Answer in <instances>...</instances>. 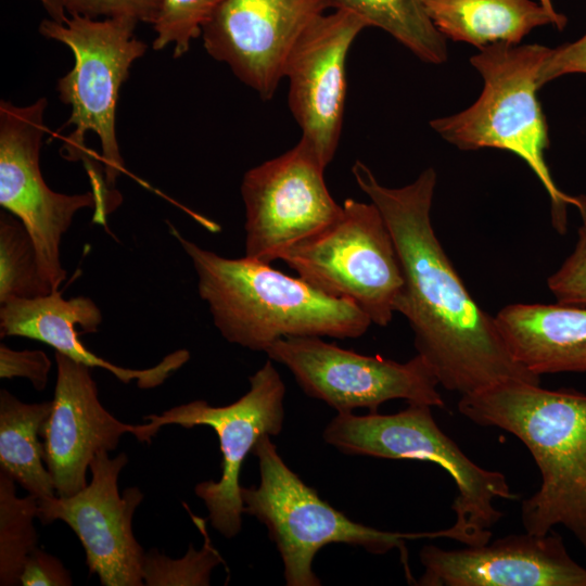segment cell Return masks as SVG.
I'll return each mask as SVG.
<instances>
[{
  "mask_svg": "<svg viewBox=\"0 0 586 586\" xmlns=\"http://www.w3.org/2000/svg\"><path fill=\"white\" fill-rule=\"evenodd\" d=\"M352 174L392 233L404 278L395 313L407 319L417 353L438 384L461 396L510 380L540 384V375L514 359L495 317L472 298L435 234L434 168L399 188L381 184L360 161Z\"/></svg>",
  "mask_w": 586,
  "mask_h": 586,
  "instance_id": "1",
  "label": "cell"
},
{
  "mask_svg": "<svg viewBox=\"0 0 586 586\" xmlns=\"http://www.w3.org/2000/svg\"><path fill=\"white\" fill-rule=\"evenodd\" d=\"M458 410L513 434L532 454L542 484L521 505L525 531L542 536L563 525L586 551V395L510 380L462 395Z\"/></svg>",
  "mask_w": 586,
  "mask_h": 586,
  "instance_id": "2",
  "label": "cell"
},
{
  "mask_svg": "<svg viewBox=\"0 0 586 586\" xmlns=\"http://www.w3.org/2000/svg\"><path fill=\"white\" fill-rule=\"evenodd\" d=\"M169 231L190 257L198 291L230 343L265 352L289 336L357 339L372 324L352 302L329 295L300 277L252 259L228 258Z\"/></svg>",
  "mask_w": 586,
  "mask_h": 586,
  "instance_id": "3",
  "label": "cell"
},
{
  "mask_svg": "<svg viewBox=\"0 0 586 586\" xmlns=\"http://www.w3.org/2000/svg\"><path fill=\"white\" fill-rule=\"evenodd\" d=\"M549 51L537 43L484 47L470 59L483 79L480 97L457 114L432 119L430 126L459 150L495 148L522 158L548 193L555 229L565 233L568 206H575L586 222V198L562 192L546 164L548 125L537 92L538 73Z\"/></svg>",
  "mask_w": 586,
  "mask_h": 586,
  "instance_id": "4",
  "label": "cell"
},
{
  "mask_svg": "<svg viewBox=\"0 0 586 586\" xmlns=\"http://www.w3.org/2000/svg\"><path fill=\"white\" fill-rule=\"evenodd\" d=\"M138 23L131 17L98 21L74 15L64 23L43 20L38 28L43 37L66 44L75 59L56 84L60 100L72 106L61 129L74 126L61 153L68 161H81L89 179L105 171L112 189L125 170L115 132L119 90L133 61L148 48L135 36Z\"/></svg>",
  "mask_w": 586,
  "mask_h": 586,
  "instance_id": "5",
  "label": "cell"
},
{
  "mask_svg": "<svg viewBox=\"0 0 586 586\" xmlns=\"http://www.w3.org/2000/svg\"><path fill=\"white\" fill-rule=\"evenodd\" d=\"M323 440L346 455L410 459L438 464L453 477L458 494L451 504L454 524L443 537L466 546L487 544L502 517L496 499H517L506 476L468 458L435 422L431 406L408 404L392 415L337 413L324 428Z\"/></svg>",
  "mask_w": 586,
  "mask_h": 586,
  "instance_id": "6",
  "label": "cell"
},
{
  "mask_svg": "<svg viewBox=\"0 0 586 586\" xmlns=\"http://www.w3.org/2000/svg\"><path fill=\"white\" fill-rule=\"evenodd\" d=\"M252 454L258 459L260 482L258 486H241L243 511L268 528L281 556L288 586L321 585L313 560L333 543L358 546L373 555L398 549L410 581L405 540L438 538L437 531L386 532L351 520L286 466L268 434L258 438Z\"/></svg>",
  "mask_w": 586,
  "mask_h": 586,
  "instance_id": "7",
  "label": "cell"
},
{
  "mask_svg": "<svg viewBox=\"0 0 586 586\" xmlns=\"http://www.w3.org/2000/svg\"><path fill=\"white\" fill-rule=\"evenodd\" d=\"M279 259L313 286L358 306L372 323L392 321L404 278L392 233L372 202L346 199L332 224Z\"/></svg>",
  "mask_w": 586,
  "mask_h": 586,
  "instance_id": "8",
  "label": "cell"
},
{
  "mask_svg": "<svg viewBox=\"0 0 586 586\" xmlns=\"http://www.w3.org/2000/svg\"><path fill=\"white\" fill-rule=\"evenodd\" d=\"M265 353L284 365L306 395L322 400L337 413L368 408L377 412L392 399L444 407L438 381L431 367L416 355L397 362L341 348L320 336H289Z\"/></svg>",
  "mask_w": 586,
  "mask_h": 586,
  "instance_id": "9",
  "label": "cell"
},
{
  "mask_svg": "<svg viewBox=\"0 0 586 586\" xmlns=\"http://www.w3.org/2000/svg\"><path fill=\"white\" fill-rule=\"evenodd\" d=\"M271 361L250 377V390L230 405L215 407L199 399L144 418L151 438L168 424L188 429L207 425L216 432L222 455L221 476L196 484L194 492L204 501L212 526L226 538L242 528L240 474L245 457L263 434L277 436L283 428L285 385Z\"/></svg>",
  "mask_w": 586,
  "mask_h": 586,
  "instance_id": "10",
  "label": "cell"
},
{
  "mask_svg": "<svg viewBox=\"0 0 586 586\" xmlns=\"http://www.w3.org/2000/svg\"><path fill=\"white\" fill-rule=\"evenodd\" d=\"M47 100L27 106L0 102V204L26 227L37 252L39 269L53 291L66 279L60 245L76 213L98 207L91 190L82 194L52 191L40 169V149L47 131Z\"/></svg>",
  "mask_w": 586,
  "mask_h": 586,
  "instance_id": "11",
  "label": "cell"
},
{
  "mask_svg": "<svg viewBox=\"0 0 586 586\" xmlns=\"http://www.w3.org/2000/svg\"><path fill=\"white\" fill-rule=\"evenodd\" d=\"M326 166L303 138L285 153L249 169L241 182L245 256L267 264L332 224L341 213Z\"/></svg>",
  "mask_w": 586,
  "mask_h": 586,
  "instance_id": "12",
  "label": "cell"
},
{
  "mask_svg": "<svg viewBox=\"0 0 586 586\" xmlns=\"http://www.w3.org/2000/svg\"><path fill=\"white\" fill-rule=\"evenodd\" d=\"M128 462L125 453L114 458L100 451L91 460V482L71 496L38 499V518L43 524L63 521L79 538L90 574L103 586L143 585L145 552L132 532V518L143 499L133 486L123 494L118 476Z\"/></svg>",
  "mask_w": 586,
  "mask_h": 586,
  "instance_id": "13",
  "label": "cell"
},
{
  "mask_svg": "<svg viewBox=\"0 0 586 586\" xmlns=\"http://www.w3.org/2000/svg\"><path fill=\"white\" fill-rule=\"evenodd\" d=\"M369 27L342 8L313 21L293 44L283 69L290 111L321 163L333 160L346 99V58L360 31Z\"/></svg>",
  "mask_w": 586,
  "mask_h": 586,
  "instance_id": "14",
  "label": "cell"
},
{
  "mask_svg": "<svg viewBox=\"0 0 586 586\" xmlns=\"http://www.w3.org/2000/svg\"><path fill=\"white\" fill-rule=\"evenodd\" d=\"M330 9L332 0H225L203 27V44L263 100H270L293 44Z\"/></svg>",
  "mask_w": 586,
  "mask_h": 586,
  "instance_id": "15",
  "label": "cell"
},
{
  "mask_svg": "<svg viewBox=\"0 0 586 586\" xmlns=\"http://www.w3.org/2000/svg\"><path fill=\"white\" fill-rule=\"evenodd\" d=\"M56 382L52 409L43 425V460L58 496H71L87 486V470L100 451L114 450L130 433L150 443L144 424L116 419L101 404L90 367L55 352Z\"/></svg>",
  "mask_w": 586,
  "mask_h": 586,
  "instance_id": "16",
  "label": "cell"
},
{
  "mask_svg": "<svg viewBox=\"0 0 586 586\" xmlns=\"http://www.w3.org/2000/svg\"><path fill=\"white\" fill-rule=\"evenodd\" d=\"M419 558L424 571L416 584L421 586H586V569L553 530L458 550L425 545Z\"/></svg>",
  "mask_w": 586,
  "mask_h": 586,
  "instance_id": "17",
  "label": "cell"
},
{
  "mask_svg": "<svg viewBox=\"0 0 586 586\" xmlns=\"http://www.w3.org/2000/svg\"><path fill=\"white\" fill-rule=\"evenodd\" d=\"M102 322V313L87 296L68 300L61 292L28 298L13 300L0 308V335L22 336L40 341L73 360L90 368H102L123 383L136 380L139 388H153L180 369L189 359L187 349L166 355L158 364L145 369H130L114 365L93 354L79 340L82 333H93Z\"/></svg>",
  "mask_w": 586,
  "mask_h": 586,
  "instance_id": "18",
  "label": "cell"
},
{
  "mask_svg": "<svg viewBox=\"0 0 586 586\" xmlns=\"http://www.w3.org/2000/svg\"><path fill=\"white\" fill-rule=\"evenodd\" d=\"M495 320L505 343L528 371L586 372V306L510 304Z\"/></svg>",
  "mask_w": 586,
  "mask_h": 586,
  "instance_id": "19",
  "label": "cell"
},
{
  "mask_svg": "<svg viewBox=\"0 0 586 586\" xmlns=\"http://www.w3.org/2000/svg\"><path fill=\"white\" fill-rule=\"evenodd\" d=\"M436 29L453 41L479 50L493 43L520 44L533 29L552 25L562 30L566 23L552 16L534 0H422Z\"/></svg>",
  "mask_w": 586,
  "mask_h": 586,
  "instance_id": "20",
  "label": "cell"
},
{
  "mask_svg": "<svg viewBox=\"0 0 586 586\" xmlns=\"http://www.w3.org/2000/svg\"><path fill=\"white\" fill-rule=\"evenodd\" d=\"M51 409L52 400L27 404L0 391V471L38 499L56 495L39 441Z\"/></svg>",
  "mask_w": 586,
  "mask_h": 586,
  "instance_id": "21",
  "label": "cell"
},
{
  "mask_svg": "<svg viewBox=\"0 0 586 586\" xmlns=\"http://www.w3.org/2000/svg\"><path fill=\"white\" fill-rule=\"evenodd\" d=\"M372 27L390 34L421 61L440 65L447 60L446 38L426 14L422 0H332Z\"/></svg>",
  "mask_w": 586,
  "mask_h": 586,
  "instance_id": "22",
  "label": "cell"
},
{
  "mask_svg": "<svg viewBox=\"0 0 586 586\" xmlns=\"http://www.w3.org/2000/svg\"><path fill=\"white\" fill-rule=\"evenodd\" d=\"M38 498L16 495L15 481L0 471V585L15 586L29 553L37 548L34 520Z\"/></svg>",
  "mask_w": 586,
  "mask_h": 586,
  "instance_id": "23",
  "label": "cell"
},
{
  "mask_svg": "<svg viewBox=\"0 0 586 586\" xmlns=\"http://www.w3.org/2000/svg\"><path fill=\"white\" fill-rule=\"evenodd\" d=\"M42 277L36 247L23 222L10 212L0 214V304L52 293Z\"/></svg>",
  "mask_w": 586,
  "mask_h": 586,
  "instance_id": "24",
  "label": "cell"
},
{
  "mask_svg": "<svg viewBox=\"0 0 586 586\" xmlns=\"http://www.w3.org/2000/svg\"><path fill=\"white\" fill-rule=\"evenodd\" d=\"M221 562L222 558L211 545L207 535L200 550L190 545L187 553L179 559L168 558L156 549H151L143 558V585L207 586L213 569Z\"/></svg>",
  "mask_w": 586,
  "mask_h": 586,
  "instance_id": "25",
  "label": "cell"
},
{
  "mask_svg": "<svg viewBox=\"0 0 586 586\" xmlns=\"http://www.w3.org/2000/svg\"><path fill=\"white\" fill-rule=\"evenodd\" d=\"M225 0H162L160 12L154 22L156 38L154 50H162L174 43V56L184 54L194 38L202 35L203 27L209 22Z\"/></svg>",
  "mask_w": 586,
  "mask_h": 586,
  "instance_id": "26",
  "label": "cell"
},
{
  "mask_svg": "<svg viewBox=\"0 0 586 586\" xmlns=\"http://www.w3.org/2000/svg\"><path fill=\"white\" fill-rule=\"evenodd\" d=\"M547 286L557 303L586 306V222L577 230L573 252L549 276Z\"/></svg>",
  "mask_w": 586,
  "mask_h": 586,
  "instance_id": "27",
  "label": "cell"
},
{
  "mask_svg": "<svg viewBox=\"0 0 586 586\" xmlns=\"http://www.w3.org/2000/svg\"><path fill=\"white\" fill-rule=\"evenodd\" d=\"M65 11L71 15H78L97 20L131 17L138 22L151 23L157 18L162 0H62Z\"/></svg>",
  "mask_w": 586,
  "mask_h": 586,
  "instance_id": "28",
  "label": "cell"
},
{
  "mask_svg": "<svg viewBox=\"0 0 586 586\" xmlns=\"http://www.w3.org/2000/svg\"><path fill=\"white\" fill-rule=\"evenodd\" d=\"M51 360L43 351H15L0 345V377L2 379L26 378L37 391H43L51 370Z\"/></svg>",
  "mask_w": 586,
  "mask_h": 586,
  "instance_id": "29",
  "label": "cell"
},
{
  "mask_svg": "<svg viewBox=\"0 0 586 586\" xmlns=\"http://www.w3.org/2000/svg\"><path fill=\"white\" fill-rule=\"evenodd\" d=\"M577 73L586 74V34L573 42L550 48L539 69L538 84L542 88L560 76Z\"/></svg>",
  "mask_w": 586,
  "mask_h": 586,
  "instance_id": "30",
  "label": "cell"
},
{
  "mask_svg": "<svg viewBox=\"0 0 586 586\" xmlns=\"http://www.w3.org/2000/svg\"><path fill=\"white\" fill-rule=\"evenodd\" d=\"M23 586H69L73 579L61 560L35 548L27 557L20 577Z\"/></svg>",
  "mask_w": 586,
  "mask_h": 586,
  "instance_id": "31",
  "label": "cell"
},
{
  "mask_svg": "<svg viewBox=\"0 0 586 586\" xmlns=\"http://www.w3.org/2000/svg\"><path fill=\"white\" fill-rule=\"evenodd\" d=\"M46 11L49 13L51 20L58 23H64L67 18L65 14V8L62 0H39Z\"/></svg>",
  "mask_w": 586,
  "mask_h": 586,
  "instance_id": "32",
  "label": "cell"
},
{
  "mask_svg": "<svg viewBox=\"0 0 586 586\" xmlns=\"http://www.w3.org/2000/svg\"><path fill=\"white\" fill-rule=\"evenodd\" d=\"M538 2L556 18L568 23L565 15L557 12L551 0H538Z\"/></svg>",
  "mask_w": 586,
  "mask_h": 586,
  "instance_id": "33",
  "label": "cell"
}]
</instances>
